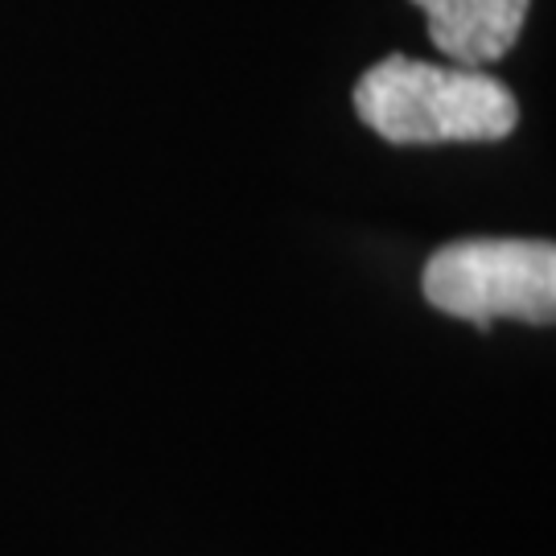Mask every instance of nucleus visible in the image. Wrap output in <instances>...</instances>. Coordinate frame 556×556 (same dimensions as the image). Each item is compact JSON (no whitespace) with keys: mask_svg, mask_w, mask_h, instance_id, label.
<instances>
[{"mask_svg":"<svg viewBox=\"0 0 556 556\" xmlns=\"http://www.w3.org/2000/svg\"><path fill=\"white\" fill-rule=\"evenodd\" d=\"M355 112L388 144H491L519 124V103L503 79L408 54H388L363 71Z\"/></svg>","mask_w":556,"mask_h":556,"instance_id":"1","label":"nucleus"},{"mask_svg":"<svg viewBox=\"0 0 556 556\" xmlns=\"http://www.w3.org/2000/svg\"><path fill=\"white\" fill-rule=\"evenodd\" d=\"M425 301L462 321L556 318V248L548 239H457L438 248L420 273Z\"/></svg>","mask_w":556,"mask_h":556,"instance_id":"2","label":"nucleus"},{"mask_svg":"<svg viewBox=\"0 0 556 556\" xmlns=\"http://www.w3.org/2000/svg\"><path fill=\"white\" fill-rule=\"evenodd\" d=\"M425 9L429 38L457 66H491L519 41L532 0H413Z\"/></svg>","mask_w":556,"mask_h":556,"instance_id":"3","label":"nucleus"}]
</instances>
